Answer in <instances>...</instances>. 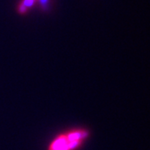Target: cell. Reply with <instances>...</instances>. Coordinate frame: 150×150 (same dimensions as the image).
<instances>
[{
	"instance_id": "1",
	"label": "cell",
	"mask_w": 150,
	"mask_h": 150,
	"mask_svg": "<svg viewBox=\"0 0 150 150\" xmlns=\"http://www.w3.org/2000/svg\"><path fill=\"white\" fill-rule=\"evenodd\" d=\"M85 129H74L57 136L50 144L48 150H74L79 148L88 137Z\"/></svg>"
},
{
	"instance_id": "2",
	"label": "cell",
	"mask_w": 150,
	"mask_h": 150,
	"mask_svg": "<svg viewBox=\"0 0 150 150\" xmlns=\"http://www.w3.org/2000/svg\"><path fill=\"white\" fill-rule=\"evenodd\" d=\"M35 1L36 0H22V2L21 4L23 5L27 9H28V8L33 6V5L35 4Z\"/></svg>"
},
{
	"instance_id": "3",
	"label": "cell",
	"mask_w": 150,
	"mask_h": 150,
	"mask_svg": "<svg viewBox=\"0 0 150 150\" xmlns=\"http://www.w3.org/2000/svg\"><path fill=\"white\" fill-rule=\"evenodd\" d=\"M18 12H19L20 14H22V15L25 14L26 12H27V11H28V9H27V8H26L22 4H20L19 6H18Z\"/></svg>"
}]
</instances>
